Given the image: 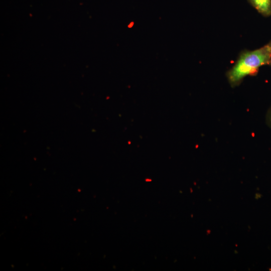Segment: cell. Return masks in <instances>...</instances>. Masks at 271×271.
Segmentation results:
<instances>
[{
	"label": "cell",
	"mask_w": 271,
	"mask_h": 271,
	"mask_svg": "<svg viewBox=\"0 0 271 271\" xmlns=\"http://www.w3.org/2000/svg\"><path fill=\"white\" fill-rule=\"evenodd\" d=\"M265 65L271 66V40L258 49L241 51L226 76L230 86L235 87L246 76L256 75L259 68Z\"/></svg>",
	"instance_id": "obj_1"
},
{
	"label": "cell",
	"mask_w": 271,
	"mask_h": 271,
	"mask_svg": "<svg viewBox=\"0 0 271 271\" xmlns=\"http://www.w3.org/2000/svg\"><path fill=\"white\" fill-rule=\"evenodd\" d=\"M266 123L268 126L271 128V106L268 109L267 113L266 114Z\"/></svg>",
	"instance_id": "obj_3"
},
{
	"label": "cell",
	"mask_w": 271,
	"mask_h": 271,
	"mask_svg": "<svg viewBox=\"0 0 271 271\" xmlns=\"http://www.w3.org/2000/svg\"><path fill=\"white\" fill-rule=\"evenodd\" d=\"M259 14L264 17L271 16V0H247Z\"/></svg>",
	"instance_id": "obj_2"
}]
</instances>
